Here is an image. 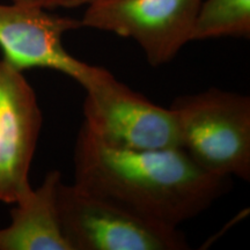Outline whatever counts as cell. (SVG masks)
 <instances>
[{"mask_svg":"<svg viewBox=\"0 0 250 250\" xmlns=\"http://www.w3.org/2000/svg\"><path fill=\"white\" fill-rule=\"evenodd\" d=\"M74 183L149 220L179 228L226 192L229 179L203 169L181 147L104 145L83 126L74 145Z\"/></svg>","mask_w":250,"mask_h":250,"instance_id":"1","label":"cell"},{"mask_svg":"<svg viewBox=\"0 0 250 250\" xmlns=\"http://www.w3.org/2000/svg\"><path fill=\"white\" fill-rule=\"evenodd\" d=\"M181 148L199 167L230 179L250 180V98L210 88L176 98Z\"/></svg>","mask_w":250,"mask_h":250,"instance_id":"2","label":"cell"},{"mask_svg":"<svg viewBox=\"0 0 250 250\" xmlns=\"http://www.w3.org/2000/svg\"><path fill=\"white\" fill-rule=\"evenodd\" d=\"M57 212L71 250H187L179 228L166 226L95 195L59 183Z\"/></svg>","mask_w":250,"mask_h":250,"instance_id":"3","label":"cell"},{"mask_svg":"<svg viewBox=\"0 0 250 250\" xmlns=\"http://www.w3.org/2000/svg\"><path fill=\"white\" fill-rule=\"evenodd\" d=\"M83 87L86 96L81 126L96 140L127 149L181 147L173 110L149 101L107 68L96 66Z\"/></svg>","mask_w":250,"mask_h":250,"instance_id":"4","label":"cell"},{"mask_svg":"<svg viewBox=\"0 0 250 250\" xmlns=\"http://www.w3.org/2000/svg\"><path fill=\"white\" fill-rule=\"evenodd\" d=\"M202 0H92L81 28L126 37L138 43L151 66L173 62L191 42Z\"/></svg>","mask_w":250,"mask_h":250,"instance_id":"5","label":"cell"},{"mask_svg":"<svg viewBox=\"0 0 250 250\" xmlns=\"http://www.w3.org/2000/svg\"><path fill=\"white\" fill-rule=\"evenodd\" d=\"M80 20L50 13L48 9L9 2L0 4V50L2 61L17 70L57 71L83 86L96 66L73 57L62 44Z\"/></svg>","mask_w":250,"mask_h":250,"instance_id":"6","label":"cell"},{"mask_svg":"<svg viewBox=\"0 0 250 250\" xmlns=\"http://www.w3.org/2000/svg\"><path fill=\"white\" fill-rule=\"evenodd\" d=\"M42 125L23 72L0 59V203L14 205L33 190L29 173Z\"/></svg>","mask_w":250,"mask_h":250,"instance_id":"7","label":"cell"},{"mask_svg":"<svg viewBox=\"0 0 250 250\" xmlns=\"http://www.w3.org/2000/svg\"><path fill=\"white\" fill-rule=\"evenodd\" d=\"M62 174L51 170L11 210V224L0 228V250H71L62 233L57 190Z\"/></svg>","mask_w":250,"mask_h":250,"instance_id":"8","label":"cell"},{"mask_svg":"<svg viewBox=\"0 0 250 250\" xmlns=\"http://www.w3.org/2000/svg\"><path fill=\"white\" fill-rule=\"evenodd\" d=\"M249 36L250 0H202L193 23L191 42Z\"/></svg>","mask_w":250,"mask_h":250,"instance_id":"9","label":"cell"},{"mask_svg":"<svg viewBox=\"0 0 250 250\" xmlns=\"http://www.w3.org/2000/svg\"><path fill=\"white\" fill-rule=\"evenodd\" d=\"M12 2L18 4L35 6V7L44 9H56V8H76L80 6H86L92 0H9Z\"/></svg>","mask_w":250,"mask_h":250,"instance_id":"10","label":"cell"}]
</instances>
